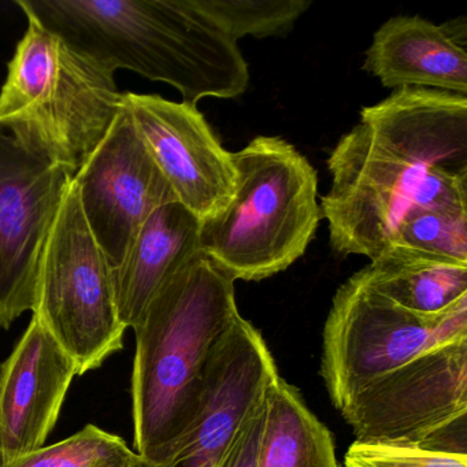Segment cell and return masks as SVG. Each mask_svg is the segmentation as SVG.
Segmentation results:
<instances>
[{
  "mask_svg": "<svg viewBox=\"0 0 467 467\" xmlns=\"http://www.w3.org/2000/svg\"><path fill=\"white\" fill-rule=\"evenodd\" d=\"M330 245L379 258L415 210H467V97L404 87L363 108L327 160Z\"/></svg>",
  "mask_w": 467,
  "mask_h": 467,
  "instance_id": "6da1fadb",
  "label": "cell"
},
{
  "mask_svg": "<svg viewBox=\"0 0 467 467\" xmlns=\"http://www.w3.org/2000/svg\"><path fill=\"white\" fill-rule=\"evenodd\" d=\"M24 15L110 72L176 88L182 102L232 99L250 83L237 43L191 0H17Z\"/></svg>",
  "mask_w": 467,
  "mask_h": 467,
  "instance_id": "7a4b0ae2",
  "label": "cell"
},
{
  "mask_svg": "<svg viewBox=\"0 0 467 467\" xmlns=\"http://www.w3.org/2000/svg\"><path fill=\"white\" fill-rule=\"evenodd\" d=\"M234 278L198 253L152 299L135 327V453L165 461L203 401L213 354L237 317Z\"/></svg>",
  "mask_w": 467,
  "mask_h": 467,
  "instance_id": "3957f363",
  "label": "cell"
},
{
  "mask_svg": "<svg viewBox=\"0 0 467 467\" xmlns=\"http://www.w3.org/2000/svg\"><path fill=\"white\" fill-rule=\"evenodd\" d=\"M236 187L201 223V251L234 281H261L302 258L322 218L318 176L288 141L258 136L232 152Z\"/></svg>",
  "mask_w": 467,
  "mask_h": 467,
  "instance_id": "277c9868",
  "label": "cell"
},
{
  "mask_svg": "<svg viewBox=\"0 0 467 467\" xmlns=\"http://www.w3.org/2000/svg\"><path fill=\"white\" fill-rule=\"evenodd\" d=\"M26 17L0 88V119L26 116L75 177L121 110V92L113 72Z\"/></svg>",
  "mask_w": 467,
  "mask_h": 467,
  "instance_id": "5b68a950",
  "label": "cell"
},
{
  "mask_svg": "<svg viewBox=\"0 0 467 467\" xmlns=\"http://www.w3.org/2000/svg\"><path fill=\"white\" fill-rule=\"evenodd\" d=\"M32 313L72 358L78 376L124 348L127 327L113 269L87 223L73 180L43 248Z\"/></svg>",
  "mask_w": 467,
  "mask_h": 467,
  "instance_id": "8992f818",
  "label": "cell"
},
{
  "mask_svg": "<svg viewBox=\"0 0 467 467\" xmlns=\"http://www.w3.org/2000/svg\"><path fill=\"white\" fill-rule=\"evenodd\" d=\"M467 337V296L434 316L404 310L376 291L362 270L336 292L325 322L321 376L333 406L371 379L440 344Z\"/></svg>",
  "mask_w": 467,
  "mask_h": 467,
  "instance_id": "52a82bcc",
  "label": "cell"
},
{
  "mask_svg": "<svg viewBox=\"0 0 467 467\" xmlns=\"http://www.w3.org/2000/svg\"><path fill=\"white\" fill-rule=\"evenodd\" d=\"M73 174L21 114L0 119V327L34 310L37 269Z\"/></svg>",
  "mask_w": 467,
  "mask_h": 467,
  "instance_id": "ba28073f",
  "label": "cell"
},
{
  "mask_svg": "<svg viewBox=\"0 0 467 467\" xmlns=\"http://www.w3.org/2000/svg\"><path fill=\"white\" fill-rule=\"evenodd\" d=\"M340 412L358 441L420 444L467 415V337L371 379Z\"/></svg>",
  "mask_w": 467,
  "mask_h": 467,
  "instance_id": "9c48e42d",
  "label": "cell"
},
{
  "mask_svg": "<svg viewBox=\"0 0 467 467\" xmlns=\"http://www.w3.org/2000/svg\"><path fill=\"white\" fill-rule=\"evenodd\" d=\"M87 223L117 269L147 218L177 202L121 105L110 130L73 177Z\"/></svg>",
  "mask_w": 467,
  "mask_h": 467,
  "instance_id": "30bf717a",
  "label": "cell"
},
{
  "mask_svg": "<svg viewBox=\"0 0 467 467\" xmlns=\"http://www.w3.org/2000/svg\"><path fill=\"white\" fill-rule=\"evenodd\" d=\"M275 358L261 332L242 316L218 344L210 362L203 401L168 458L133 467H218L240 428L277 381Z\"/></svg>",
  "mask_w": 467,
  "mask_h": 467,
  "instance_id": "8fae6325",
  "label": "cell"
},
{
  "mask_svg": "<svg viewBox=\"0 0 467 467\" xmlns=\"http://www.w3.org/2000/svg\"><path fill=\"white\" fill-rule=\"evenodd\" d=\"M121 105L176 201L199 220L213 217L236 187L232 152L221 146L196 106L160 95L121 94Z\"/></svg>",
  "mask_w": 467,
  "mask_h": 467,
  "instance_id": "7c38bea8",
  "label": "cell"
},
{
  "mask_svg": "<svg viewBox=\"0 0 467 467\" xmlns=\"http://www.w3.org/2000/svg\"><path fill=\"white\" fill-rule=\"evenodd\" d=\"M76 376L72 358L32 313L17 346L0 366V462L46 445Z\"/></svg>",
  "mask_w": 467,
  "mask_h": 467,
  "instance_id": "4fadbf2b",
  "label": "cell"
},
{
  "mask_svg": "<svg viewBox=\"0 0 467 467\" xmlns=\"http://www.w3.org/2000/svg\"><path fill=\"white\" fill-rule=\"evenodd\" d=\"M466 43V18L436 26L399 16L374 34L363 69L393 91L414 87L467 97Z\"/></svg>",
  "mask_w": 467,
  "mask_h": 467,
  "instance_id": "5bb4252c",
  "label": "cell"
},
{
  "mask_svg": "<svg viewBox=\"0 0 467 467\" xmlns=\"http://www.w3.org/2000/svg\"><path fill=\"white\" fill-rule=\"evenodd\" d=\"M201 253V220L179 202L155 210L113 270L119 318L138 327L158 292Z\"/></svg>",
  "mask_w": 467,
  "mask_h": 467,
  "instance_id": "9a60e30c",
  "label": "cell"
},
{
  "mask_svg": "<svg viewBox=\"0 0 467 467\" xmlns=\"http://www.w3.org/2000/svg\"><path fill=\"white\" fill-rule=\"evenodd\" d=\"M370 262L362 269L370 285L411 313L434 316L467 296V265L396 245Z\"/></svg>",
  "mask_w": 467,
  "mask_h": 467,
  "instance_id": "2e32d148",
  "label": "cell"
},
{
  "mask_svg": "<svg viewBox=\"0 0 467 467\" xmlns=\"http://www.w3.org/2000/svg\"><path fill=\"white\" fill-rule=\"evenodd\" d=\"M266 407L256 467H338L329 429L281 376L267 392Z\"/></svg>",
  "mask_w": 467,
  "mask_h": 467,
  "instance_id": "e0dca14e",
  "label": "cell"
},
{
  "mask_svg": "<svg viewBox=\"0 0 467 467\" xmlns=\"http://www.w3.org/2000/svg\"><path fill=\"white\" fill-rule=\"evenodd\" d=\"M234 42L243 37L278 36L291 31L311 7L308 0H191Z\"/></svg>",
  "mask_w": 467,
  "mask_h": 467,
  "instance_id": "ac0fdd59",
  "label": "cell"
},
{
  "mask_svg": "<svg viewBox=\"0 0 467 467\" xmlns=\"http://www.w3.org/2000/svg\"><path fill=\"white\" fill-rule=\"evenodd\" d=\"M136 456L122 437L87 425L57 444L43 445L6 463L0 462V467H128Z\"/></svg>",
  "mask_w": 467,
  "mask_h": 467,
  "instance_id": "d6986e66",
  "label": "cell"
},
{
  "mask_svg": "<svg viewBox=\"0 0 467 467\" xmlns=\"http://www.w3.org/2000/svg\"><path fill=\"white\" fill-rule=\"evenodd\" d=\"M467 265V210H415L399 223L389 247Z\"/></svg>",
  "mask_w": 467,
  "mask_h": 467,
  "instance_id": "ffe728a7",
  "label": "cell"
},
{
  "mask_svg": "<svg viewBox=\"0 0 467 467\" xmlns=\"http://www.w3.org/2000/svg\"><path fill=\"white\" fill-rule=\"evenodd\" d=\"M343 467H467V455L415 444L355 440L344 453Z\"/></svg>",
  "mask_w": 467,
  "mask_h": 467,
  "instance_id": "44dd1931",
  "label": "cell"
},
{
  "mask_svg": "<svg viewBox=\"0 0 467 467\" xmlns=\"http://www.w3.org/2000/svg\"><path fill=\"white\" fill-rule=\"evenodd\" d=\"M267 396V395H266ZM266 398L243 423L225 458L218 467H256L266 425Z\"/></svg>",
  "mask_w": 467,
  "mask_h": 467,
  "instance_id": "7402d4cb",
  "label": "cell"
},
{
  "mask_svg": "<svg viewBox=\"0 0 467 467\" xmlns=\"http://www.w3.org/2000/svg\"><path fill=\"white\" fill-rule=\"evenodd\" d=\"M136 458H138V456H136ZM135 461H136V459H135ZM135 461H133L132 463H130V466H128V467H133V463H135Z\"/></svg>",
  "mask_w": 467,
  "mask_h": 467,
  "instance_id": "603a6c76",
  "label": "cell"
}]
</instances>
